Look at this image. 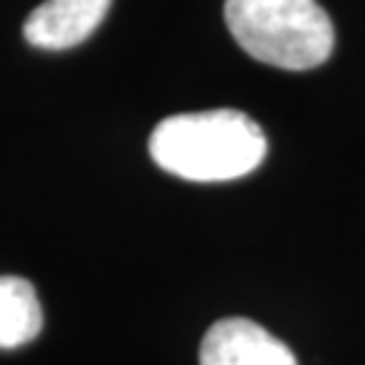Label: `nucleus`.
Wrapping results in <instances>:
<instances>
[{"instance_id": "3", "label": "nucleus", "mask_w": 365, "mask_h": 365, "mask_svg": "<svg viewBox=\"0 0 365 365\" xmlns=\"http://www.w3.org/2000/svg\"><path fill=\"white\" fill-rule=\"evenodd\" d=\"M200 365H298L287 344L244 317L220 319L200 344Z\"/></svg>"}, {"instance_id": "4", "label": "nucleus", "mask_w": 365, "mask_h": 365, "mask_svg": "<svg viewBox=\"0 0 365 365\" xmlns=\"http://www.w3.org/2000/svg\"><path fill=\"white\" fill-rule=\"evenodd\" d=\"M111 0H43L25 19L27 43L60 52L78 46L101 27Z\"/></svg>"}, {"instance_id": "5", "label": "nucleus", "mask_w": 365, "mask_h": 365, "mask_svg": "<svg viewBox=\"0 0 365 365\" xmlns=\"http://www.w3.org/2000/svg\"><path fill=\"white\" fill-rule=\"evenodd\" d=\"M43 312L36 287L22 276H0V349H16L38 339Z\"/></svg>"}, {"instance_id": "2", "label": "nucleus", "mask_w": 365, "mask_h": 365, "mask_svg": "<svg viewBox=\"0 0 365 365\" xmlns=\"http://www.w3.org/2000/svg\"><path fill=\"white\" fill-rule=\"evenodd\" d=\"M235 43L257 63L309 71L333 54L336 30L317 0H225Z\"/></svg>"}, {"instance_id": "1", "label": "nucleus", "mask_w": 365, "mask_h": 365, "mask_svg": "<svg viewBox=\"0 0 365 365\" xmlns=\"http://www.w3.org/2000/svg\"><path fill=\"white\" fill-rule=\"evenodd\" d=\"M152 160L187 182H230L260 165L265 133L235 108H214L163 119L149 138Z\"/></svg>"}]
</instances>
